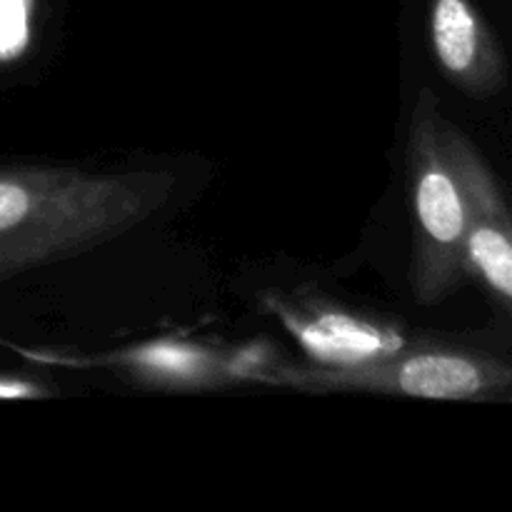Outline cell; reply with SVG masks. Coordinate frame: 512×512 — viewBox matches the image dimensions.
<instances>
[{
	"label": "cell",
	"instance_id": "cell-1",
	"mask_svg": "<svg viewBox=\"0 0 512 512\" xmlns=\"http://www.w3.org/2000/svg\"><path fill=\"white\" fill-rule=\"evenodd\" d=\"M175 185L158 168H0V280L120 238L160 213Z\"/></svg>",
	"mask_w": 512,
	"mask_h": 512
},
{
	"label": "cell",
	"instance_id": "cell-2",
	"mask_svg": "<svg viewBox=\"0 0 512 512\" xmlns=\"http://www.w3.org/2000/svg\"><path fill=\"white\" fill-rule=\"evenodd\" d=\"M410 203H413V265L410 288L418 303L435 305L465 280L463 243L468 195L448 138V120L433 90H420L408 125Z\"/></svg>",
	"mask_w": 512,
	"mask_h": 512
},
{
	"label": "cell",
	"instance_id": "cell-3",
	"mask_svg": "<svg viewBox=\"0 0 512 512\" xmlns=\"http://www.w3.org/2000/svg\"><path fill=\"white\" fill-rule=\"evenodd\" d=\"M260 383L300 393H378L463 403H512V360L418 338L400 353L358 368L273 363Z\"/></svg>",
	"mask_w": 512,
	"mask_h": 512
},
{
	"label": "cell",
	"instance_id": "cell-4",
	"mask_svg": "<svg viewBox=\"0 0 512 512\" xmlns=\"http://www.w3.org/2000/svg\"><path fill=\"white\" fill-rule=\"evenodd\" d=\"M48 365H63V368L80 370H118L128 375L135 383L150 385L163 390H213L225 385L260 383L268 373V355L258 348L245 350H223L215 345L193 343V340H150V343L135 345L128 350H110L103 355L90 358H70V355H28Z\"/></svg>",
	"mask_w": 512,
	"mask_h": 512
},
{
	"label": "cell",
	"instance_id": "cell-5",
	"mask_svg": "<svg viewBox=\"0 0 512 512\" xmlns=\"http://www.w3.org/2000/svg\"><path fill=\"white\" fill-rule=\"evenodd\" d=\"M263 305L293 335L310 363L320 368L378 363L418 340L393 320L358 313L320 295L268 293Z\"/></svg>",
	"mask_w": 512,
	"mask_h": 512
},
{
	"label": "cell",
	"instance_id": "cell-6",
	"mask_svg": "<svg viewBox=\"0 0 512 512\" xmlns=\"http://www.w3.org/2000/svg\"><path fill=\"white\" fill-rule=\"evenodd\" d=\"M448 138L468 195L463 265L512 318V215L483 155L448 120Z\"/></svg>",
	"mask_w": 512,
	"mask_h": 512
},
{
	"label": "cell",
	"instance_id": "cell-7",
	"mask_svg": "<svg viewBox=\"0 0 512 512\" xmlns=\"http://www.w3.org/2000/svg\"><path fill=\"white\" fill-rule=\"evenodd\" d=\"M428 30L435 60L450 83L475 98L503 90L505 55L473 0H430Z\"/></svg>",
	"mask_w": 512,
	"mask_h": 512
},
{
	"label": "cell",
	"instance_id": "cell-8",
	"mask_svg": "<svg viewBox=\"0 0 512 512\" xmlns=\"http://www.w3.org/2000/svg\"><path fill=\"white\" fill-rule=\"evenodd\" d=\"M38 0H0V65H10L28 53Z\"/></svg>",
	"mask_w": 512,
	"mask_h": 512
}]
</instances>
